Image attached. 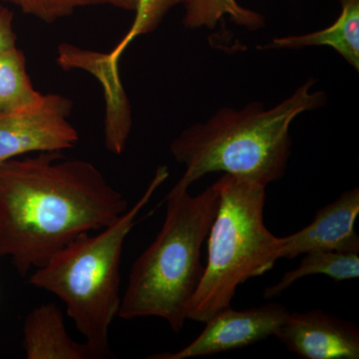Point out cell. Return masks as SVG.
<instances>
[{
  "label": "cell",
  "mask_w": 359,
  "mask_h": 359,
  "mask_svg": "<svg viewBox=\"0 0 359 359\" xmlns=\"http://www.w3.org/2000/svg\"><path fill=\"white\" fill-rule=\"evenodd\" d=\"M18 7L21 13L45 23L69 18L78 9L94 6H109L124 11H135L138 0H0Z\"/></svg>",
  "instance_id": "16"
},
{
  "label": "cell",
  "mask_w": 359,
  "mask_h": 359,
  "mask_svg": "<svg viewBox=\"0 0 359 359\" xmlns=\"http://www.w3.org/2000/svg\"><path fill=\"white\" fill-rule=\"evenodd\" d=\"M16 33L13 29V13L0 4V53L16 46Z\"/></svg>",
  "instance_id": "17"
},
{
  "label": "cell",
  "mask_w": 359,
  "mask_h": 359,
  "mask_svg": "<svg viewBox=\"0 0 359 359\" xmlns=\"http://www.w3.org/2000/svg\"><path fill=\"white\" fill-rule=\"evenodd\" d=\"M169 177L158 168L147 190L115 223L96 235L84 233L34 269L30 285L57 297L84 341L99 359L111 355V325L121 304L120 264L125 241L157 189Z\"/></svg>",
  "instance_id": "4"
},
{
  "label": "cell",
  "mask_w": 359,
  "mask_h": 359,
  "mask_svg": "<svg viewBox=\"0 0 359 359\" xmlns=\"http://www.w3.org/2000/svg\"><path fill=\"white\" fill-rule=\"evenodd\" d=\"M22 332L27 359H99L86 342L70 337L65 316L54 302L33 309L25 318Z\"/></svg>",
  "instance_id": "10"
},
{
  "label": "cell",
  "mask_w": 359,
  "mask_h": 359,
  "mask_svg": "<svg viewBox=\"0 0 359 359\" xmlns=\"http://www.w3.org/2000/svg\"><path fill=\"white\" fill-rule=\"evenodd\" d=\"M273 337L301 358H359L358 327L320 309L290 313Z\"/></svg>",
  "instance_id": "8"
},
{
  "label": "cell",
  "mask_w": 359,
  "mask_h": 359,
  "mask_svg": "<svg viewBox=\"0 0 359 359\" xmlns=\"http://www.w3.org/2000/svg\"><path fill=\"white\" fill-rule=\"evenodd\" d=\"M309 79L292 95L266 109L252 102L242 109L224 107L174 139L170 151L185 172L175 188L189 187L205 175L223 172L268 186L285 176L292 155V121L327 103L325 92L311 91Z\"/></svg>",
  "instance_id": "2"
},
{
  "label": "cell",
  "mask_w": 359,
  "mask_h": 359,
  "mask_svg": "<svg viewBox=\"0 0 359 359\" xmlns=\"http://www.w3.org/2000/svg\"><path fill=\"white\" fill-rule=\"evenodd\" d=\"M72 109L69 98L50 93L25 109L0 112V163L74 148L79 134L69 121Z\"/></svg>",
  "instance_id": "6"
},
{
  "label": "cell",
  "mask_w": 359,
  "mask_h": 359,
  "mask_svg": "<svg viewBox=\"0 0 359 359\" xmlns=\"http://www.w3.org/2000/svg\"><path fill=\"white\" fill-rule=\"evenodd\" d=\"M359 252L337 250H314L304 254L301 264L292 271L283 273L275 285L264 292L266 299L278 297L297 280L309 276H327L334 282L354 280L359 276Z\"/></svg>",
  "instance_id": "13"
},
{
  "label": "cell",
  "mask_w": 359,
  "mask_h": 359,
  "mask_svg": "<svg viewBox=\"0 0 359 359\" xmlns=\"http://www.w3.org/2000/svg\"><path fill=\"white\" fill-rule=\"evenodd\" d=\"M290 311L276 302L236 311L226 308L205 321L197 339L176 353L152 354L149 359H188L245 348L275 334Z\"/></svg>",
  "instance_id": "7"
},
{
  "label": "cell",
  "mask_w": 359,
  "mask_h": 359,
  "mask_svg": "<svg viewBox=\"0 0 359 359\" xmlns=\"http://www.w3.org/2000/svg\"><path fill=\"white\" fill-rule=\"evenodd\" d=\"M178 4V0H138L133 23L119 43L106 54L89 52L87 63L94 66L92 72L108 83H121L118 65L127 47L141 35L157 29L167 13Z\"/></svg>",
  "instance_id": "12"
},
{
  "label": "cell",
  "mask_w": 359,
  "mask_h": 359,
  "mask_svg": "<svg viewBox=\"0 0 359 359\" xmlns=\"http://www.w3.org/2000/svg\"><path fill=\"white\" fill-rule=\"evenodd\" d=\"M341 13L332 25L306 34L278 37L266 48L299 49L309 46H330L342 58L359 69V0H339Z\"/></svg>",
  "instance_id": "11"
},
{
  "label": "cell",
  "mask_w": 359,
  "mask_h": 359,
  "mask_svg": "<svg viewBox=\"0 0 359 359\" xmlns=\"http://www.w3.org/2000/svg\"><path fill=\"white\" fill-rule=\"evenodd\" d=\"M359 215V189L346 191L316 212L304 229L280 238L278 259H292L314 250L359 252L355 222Z\"/></svg>",
  "instance_id": "9"
},
{
  "label": "cell",
  "mask_w": 359,
  "mask_h": 359,
  "mask_svg": "<svg viewBox=\"0 0 359 359\" xmlns=\"http://www.w3.org/2000/svg\"><path fill=\"white\" fill-rule=\"evenodd\" d=\"M89 52L90 51H85V50H81V52H80V54H79V57H78V67L79 68H86V67H89L88 66V63H87V59H88V54H89ZM92 69H90L89 71H91ZM92 72V71H91ZM93 73V72H92ZM94 74V73H93ZM95 75V74H94ZM99 79H100V78H99ZM101 81L103 82V84H104V86L105 87H111V88L112 89H121L122 88V84L120 83V84H118V85H114V84H111V83H108V82H106V81H104V80L102 79H100Z\"/></svg>",
  "instance_id": "18"
},
{
  "label": "cell",
  "mask_w": 359,
  "mask_h": 359,
  "mask_svg": "<svg viewBox=\"0 0 359 359\" xmlns=\"http://www.w3.org/2000/svg\"><path fill=\"white\" fill-rule=\"evenodd\" d=\"M44 94L33 87L26 67L25 53L18 47L0 53V112H14L30 107Z\"/></svg>",
  "instance_id": "14"
},
{
  "label": "cell",
  "mask_w": 359,
  "mask_h": 359,
  "mask_svg": "<svg viewBox=\"0 0 359 359\" xmlns=\"http://www.w3.org/2000/svg\"><path fill=\"white\" fill-rule=\"evenodd\" d=\"M166 203L162 228L132 264L118 316L160 318L179 334L204 273L201 252L218 211L219 194L215 184L197 196L173 187Z\"/></svg>",
  "instance_id": "3"
},
{
  "label": "cell",
  "mask_w": 359,
  "mask_h": 359,
  "mask_svg": "<svg viewBox=\"0 0 359 359\" xmlns=\"http://www.w3.org/2000/svg\"><path fill=\"white\" fill-rule=\"evenodd\" d=\"M128 209L124 195L88 161L39 152L0 163V257L28 276Z\"/></svg>",
  "instance_id": "1"
},
{
  "label": "cell",
  "mask_w": 359,
  "mask_h": 359,
  "mask_svg": "<svg viewBox=\"0 0 359 359\" xmlns=\"http://www.w3.org/2000/svg\"><path fill=\"white\" fill-rule=\"evenodd\" d=\"M219 204L208 240V261L187 320L205 323L230 308L238 287L278 261L280 238L264 221L266 186L224 174L214 183Z\"/></svg>",
  "instance_id": "5"
},
{
  "label": "cell",
  "mask_w": 359,
  "mask_h": 359,
  "mask_svg": "<svg viewBox=\"0 0 359 359\" xmlns=\"http://www.w3.org/2000/svg\"><path fill=\"white\" fill-rule=\"evenodd\" d=\"M184 7L183 25L189 29H214L224 16L247 29H259L264 26L262 14L245 8L237 0H178Z\"/></svg>",
  "instance_id": "15"
}]
</instances>
